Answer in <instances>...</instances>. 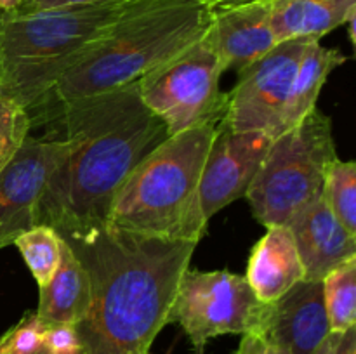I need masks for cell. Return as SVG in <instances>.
<instances>
[{
  "instance_id": "6da1fadb",
  "label": "cell",
  "mask_w": 356,
  "mask_h": 354,
  "mask_svg": "<svg viewBox=\"0 0 356 354\" xmlns=\"http://www.w3.org/2000/svg\"><path fill=\"white\" fill-rule=\"evenodd\" d=\"M42 124H56L72 142L38 201L37 224L59 236L108 222L129 174L162 144L167 127L141 101L138 82L56 106Z\"/></svg>"
},
{
  "instance_id": "7a4b0ae2",
  "label": "cell",
  "mask_w": 356,
  "mask_h": 354,
  "mask_svg": "<svg viewBox=\"0 0 356 354\" xmlns=\"http://www.w3.org/2000/svg\"><path fill=\"white\" fill-rule=\"evenodd\" d=\"M61 238L90 281L89 311L75 325L82 354H149L169 325L197 243L136 235L108 222Z\"/></svg>"
},
{
  "instance_id": "3957f363",
  "label": "cell",
  "mask_w": 356,
  "mask_h": 354,
  "mask_svg": "<svg viewBox=\"0 0 356 354\" xmlns=\"http://www.w3.org/2000/svg\"><path fill=\"white\" fill-rule=\"evenodd\" d=\"M155 0H104L28 14L6 12L0 28V96L40 113L58 80L115 24Z\"/></svg>"
},
{
  "instance_id": "277c9868",
  "label": "cell",
  "mask_w": 356,
  "mask_h": 354,
  "mask_svg": "<svg viewBox=\"0 0 356 354\" xmlns=\"http://www.w3.org/2000/svg\"><path fill=\"white\" fill-rule=\"evenodd\" d=\"M211 21L204 0H155L131 12L58 80L31 128L59 104L138 82L200 40Z\"/></svg>"
},
{
  "instance_id": "5b68a950",
  "label": "cell",
  "mask_w": 356,
  "mask_h": 354,
  "mask_svg": "<svg viewBox=\"0 0 356 354\" xmlns=\"http://www.w3.org/2000/svg\"><path fill=\"white\" fill-rule=\"evenodd\" d=\"M216 127L190 128L156 146L117 191L108 224L153 238L200 242L207 219L198 187Z\"/></svg>"
},
{
  "instance_id": "8992f818",
  "label": "cell",
  "mask_w": 356,
  "mask_h": 354,
  "mask_svg": "<svg viewBox=\"0 0 356 354\" xmlns=\"http://www.w3.org/2000/svg\"><path fill=\"white\" fill-rule=\"evenodd\" d=\"M336 160L332 120L315 108L271 141L245 194L256 221L266 228L287 226L322 196L327 172Z\"/></svg>"
},
{
  "instance_id": "52a82bcc",
  "label": "cell",
  "mask_w": 356,
  "mask_h": 354,
  "mask_svg": "<svg viewBox=\"0 0 356 354\" xmlns=\"http://www.w3.org/2000/svg\"><path fill=\"white\" fill-rule=\"evenodd\" d=\"M221 61L205 38L138 80L141 101L174 135L202 125H218L228 108L221 90Z\"/></svg>"
},
{
  "instance_id": "ba28073f",
  "label": "cell",
  "mask_w": 356,
  "mask_h": 354,
  "mask_svg": "<svg viewBox=\"0 0 356 354\" xmlns=\"http://www.w3.org/2000/svg\"><path fill=\"white\" fill-rule=\"evenodd\" d=\"M266 309L268 304L256 297L242 274L188 267L170 305L169 325H179L193 353L205 354L214 337L243 335L263 328Z\"/></svg>"
},
{
  "instance_id": "9c48e42d",
  "label": "cell",
  "mask_w": 356,
  "mask_h": 354,
  "mask_svg": "<svg viewBox=\"0 0 356 354\" xmlns=\"http://www.w3.org/2000/svg\"><path fill=\"white\" fill-rule=\"evenodd\" d=\"M316 38L278 42L266 56L238 71L235 87L228 92L222 124L233 132H266L275 137L287 104L296 69L306 45Z\"/></svg>"
},
{
  "instance_id": "30bf717a",
  "label": "cell",
  "mask_w": 356,
  "mask_h": 354,
  "mask_svg": "<svg viewBox=\"0 0 356 354\" xmlns=\"http://www.w3.org/2000/svg\"><path fill=\"white\" fill-rule=\"evenodd\" d=\"M72 142L65 137H33L0 172V250L37 226V208L49 177L68 155Z\"/></svg>"
},
{
  "instance_id": "8fae6325",
  "label": "cell",
  "mask_w": 356,
  "mask_h": 354,
  "mask_svg": "<svg viewBox=\"0 0 356 354\" xmlns=\"http://www.w3.org/2000/svg\"><path fill=\"white\" fill-rule=\"evenodd\" d=\"M273 139L266 132H233L219 121L200 177V205L209 219L247 194Z\"/></svg>"
},
{
  "instance_id": "7c38bea8",
  "label": "cell",
  "mask_w": 356,
  "mask_h": 354,
  "mask_svg": "<svg viewBox=\"0 0 356 354\" xmlns=\"http://www.w3.org/2000/svg\"><path fill=\"white\" fill-rule=\"evenodd\" d=\"M261 332L277 354H313L329 337L322 281L301 280L268 304Z\"/></svg>"
},
{
  "instance_id": "4fadbf2b",
  "label": "cell",
  "mask_w": 356,
  "mask_h": 354,
  "mask_svg": "<svg viewBox=\"0 0 356 354\" xmlns=\"http://www.w3.org/2000/svg\"><path fill=\"white\" fill-rule=\"evenodd\" d=\"M204 38L219 58L225 71H240L259 61L278 44L271 30L270 2L216 10Z\"/></svg>"
},
{
  "instance_id": "5bb4252c",
  "label": "cell",
  "mask_w": 356,
  "mask_h": 354,
  "mask_svg": "<svg viewBox=\"0 0 356 354\" xmlns=\"http://www.w3.org/2000/svg\"><path fill=\"white\" fill-rule=\"evenodd\" d=\"M287 226L298 246L302 280L322 281L334 269L356 259V235L334 217L323 196L302 208Z\"/></svg>"
},
{
  "instance_id": "9a60e30c",
  "label": "cell",
  "mask_w": 356,
  "mask_h": 354,
  "mask_svg": "<svg viewBox=\"0 0 356 354\" xmlns=\"http://www.w3.org/2000/svg\"><path fill=\"white\" fill-rule=\"evenodd\" d=\"M294 235L289 226H270L250 252L247 281L264 304H271L302 280Z\"/></svg>"
},
{
  "instance_id": "2e32d148",
  "label": "cell",
  "mask_w": 356,
  "mask_h": 354,
  "mask_svg": "<svg viewBox=\"0 0 356 354\" xmlns=\"http://www.w3.org/2000/svg\"><path fill=\"white\" fill-rule=\"evenodd\" d=\"M38 288L40 297L35 314L44 325H76L86 318L90 305L89 274L63 238L58 267L51 280Z\"/></svg>"
},
{
  "instance_id": "e0dca14e",
  "label": "cell",
  "mask_w": 356,
  "mask_h": 354,
  "mask_svg": "<svg viewBox=\"0 0 356 354\" xmlns=\"http://www.w3.org/2000/svg\"><path fill=\"white\" fill-rule=\"evenodd\" d=\"M356 16V0H273L270 23L277 42L320 38Z\"/></svg>"
},
{
  "instance_id": "ac0fdd59",
  "label": "cell",
  "mask_w": 356,
  "mask_h": 354,
  "mask_svg": "<svg viewBox=\"0 0 356 354\" xmlns=\"http://www.w3.org/2000/svg\"><path fill=\"white\" fill-rule=\"evenodd\" d=\"M346 61L348 58L343 52L337 49L323 47L320 40H312L306 45L298 69H296L291 94H289L275 137L298 125L309 111L315 110L316 101L329 75Z\"/></svg>"
},
{
  "instance_id": "d6986e66",
  "label": "cell",
  "mask_w": 356,
  "mask_h": 354,
  "mask_svg": "<svg viewBox=\"0 0 356 354\" xmlns=\"http://www.w3.org/2000/svg\"><path fill=\"white\" fill-rule=\"evenodd\" d=\"M322 292L330 333H344L356 326V259L327 274Z\"/></svg>"
},
{
  "instance_id": "ffe728a7",
  "label": "cell",
  "mask_w": 356,
  "mask_h": 354,
  "mask_svg": "<svg viewBox=\"0 0 356 354\" xmlns=\"http://www.w3.org/2000/svg\"><path fill=\"white\" fill-rule=\"evenodd\" d=\"M13 245L17 246L38 287H44L59 264L61 236L49 226L37 224L17 236Z\"/></svg>"
},
{
  "instance_id": "44dd1931",
  "label": "cell",
  "mask_w": 356,
  "mask_h": 354,
  "mask_svg": "<svg viewBox=\"0 0 356 354\" xmlns=\"http://www.w3.org/2000/svg\"><path fill=\"white\" fill-rule=\"evenodd\" d=\"M322 196L334 217L356 235V163L337 158L330 165L323 183Z\"/></svg>"
},
{
  "instance_id": "7402d4cb",
  "label": "cell",
  "mask_w": 356,
  "mask_h": 354,
  "mask_svg": "<svg viewBox=\"0 0 356 354\" xmlns=\"http://www.w3.org/2000/svg\"><path fill=\"white\" fill-rule=\"evenodd\" d=\"M31 130L26 111L0 96V172L13 160Z\"/></svg>"
},
{
  "instance_id": "603a6c76",
  "label": "cell",
  "mask_w": 356,
  "mask_h": 354,
  "mask_svg": "<svg viewBox=\"0 0 356 354\" xmlns=\"http://www.w3.org/2000/svg\"><path fill=\"white\" fill-rule=\"evenodd\" d=\"M45 328L47 325H44L35 312H26L14 325L10 354H37L44 351Z\"/></svg>"
},
{
  "instance_id": "cb8c5ba5",
  "label": "cell",
  "mask_w": 356,
  "mask_h": 354,
  "mask_svg": "<svg viewBox=\"0 0 356 354\" xmlns=\"http://www.w3.org/2000/svg\"><path fill=\"white\" fill-rule=\"evenodd\" d=\"M44 349L47 351V354L82 353V346H80V339L79 333H76L75 325H68V323L49 325L47 328H45Z\"/></svg>"
},
{
  "instance_id": "d4e9b609",
  "label": "cell",
  "mask_w": 356,
  "mask_h": 354,
  "mask_svg": "<svg viewBox=\"0 0 356 354\" xmlns=\"http://www.w3.org/2000/svg\"><path fill=\"white\" fill-rule=\"evenodd\" d=\"M233 354H277V353H275L273 346H271L270 340L266 339V335H264L261 330H257V332L243 333L238 349H236Z\"/></svg>"
},
{
  "instance_id": "484cf974",
  "label": "cell",
  "mask_w": 356,
  "mask_h": 354,
  "mask_svg": "<svg viewBox=\"0 0 356 354\" xmlns=\"http://www.w3.org/2000/svg\"><path fill=\"white\" fill-rule=\"evenodd\" d=\"M104 2V0H23L19 7L10 12L14 14H28L37 12V10L45 9H56V7H66V6H83V3H96Z\"/></svg>"
},
{
  "instance_id": "4316f807",
  "label": "cell",
  "mask_w": 356,
  "mask_h": 354,
  "mask_svg": "<svg viewBox=\"0 0 356 354\" xmlns=\"http://www.w3.org/2000/svg\"><path fill=\"white\" fill-rule=\"evenodd\" d=\"M336 354H356V326L341 333Z\"/></svg>"
},
{
  "instance_id": "83f0119b",
  "label": "cell",
  "mask_w": 356,
  "mask_h": 354,
  "mask_svg": "<svg viewBox=\"0 0 356 354\" xmlns=\"http://www.w3.org/2000/svg\"><path fill=\"white\" fill-rule=\"evenodd\" d=\"M212 12L221 9H229V7L245 6V3H257V2H273V0H204Z\"/></svg>"
},
{
  "instance_id": "f1b7e54d",
  "label": "cell",
  "mask_w": 356,
  "mask_h": 354,
  "mask_svg": "<svg viewBox=\"0 0 356 354\" xmlns=\"http://www.w3.org/2000/svg\"><path fill=\"white\" fill-rule=\"evenodd\" d=\"M339 337L341 333H329V337L320 344V347L313 354H336V347H337V342H339Z\"/></svg>"
},
{
  "instance_id": "f546056e",
  "label": "cell",
  "mask_w": 356,
  "mask_h": 354,
  "mask_svg": "<svg viewBox=\"0 0 356 354\" xmlns=\"http://www.w3.org/2000/svg\"><path fill=\"white\" fill-rule=\"evenodd\" d=\"M14 325L0 337V354H10V340H13Z\"/></svg>"
},
{
  "instance_id": "4dcf8cb0",
  "label": "cell",
  "mask_w": 356,
  "mask_h": 354,
  "mask_svg": "<svg viewBox=\"0 0 356 354\" xmlns=\"http://www.w3.org/2000/svg\"><path fill=\"white\" fill-rule=\"evenodd\" d=\"M21 2H23V0H0V10H3V12H10V10L17 9Z\"/></svg>"
},
{
  "instance_id": "1f68e13d",
  "label": "cell",
  "mask_w": 356,
  "mask_h": 354,
  "mask_svg": "<svg viewBox=\"0 0 356 354\" xmlns=\"http://www.w3.org/2000/svg\"><path fill=\"white\" fill-rule=\"evenodd\" d=\"M3 17H6V12H3V10H0V28H2V23H3Z\"/></svg>"
},
{
  "instance_id": "d6a6232c",
  "label": "cell",
  "mask_w": 356,
  "mask_h": 354,
  "mask_svg": "<svg viewBox=\"0 0 356 354\" xmlns=\"http://www.w3.org/2000/svg\"><path fill=\"white\" fill-rule=\"evenodd\" d=\"M37 354H47V351L44 349V351H40V353H37Z\"/></svg>"
},
{
  "instance_id": "836d02e7",
  "label": "cell",
  "mask_w": 356,
  "mask_h": 354,
  "mask_svg": "<svg viewBox=\"0 0 356 354\" xmlns=\"http://www.w3.org/2000/svg\"><path fill=\"white\" fill-rule=\"evenodd\" d=\"M80 354H82V353H80Z\"/></svg>"
}]
</instances>
